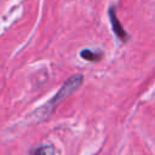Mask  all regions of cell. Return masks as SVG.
Wrapping results in <instances>:
<instances>
[{
	"instance_id": "1",
	"label": "cell",
	"mask_w": 155,
	"mask_h": 155,
	"mask_svg": "<svg viewBox=\"0 0 155 155\" xmlns=\"http://www.w3.org/2000/svg\"><path fill=\"white\" fill-rule=\"evenodd\" d=\"M84 82V76L81 74H75L73 76H70L63 85L62 87L58 90V92L46 103L44 104L41 108H39L38 110H35V115L39 120L47 117L52 111H54V109L58 107V104H61L65 98H68L70 94H73Z\"/></svg>"
},
{
	"instance_id": "2",
	"label": "cell",
	"mask_w": 155,
	"mask_h": 155,
	"mask_svg": "<svg viewBox=\"0 0 155 155\" xmlns=\"http://www.w3.org/2000/svg\"><path fill=\"white\" fill-rule=\"evenodd\" d=\"M108 16H109V19H110V24H111V28L115 33V35L121 40V41H127L128 40V34L126 33V30L122 28L120 21H119V17L116 15V10L114 7H110L109 8V12H108Z\"/></svg>"
},
{
	"instance_id": "3",
	"label": "cell",
	"mask_w": 155,
	"mask_h": 155,
	"mask_svg": "<svg viewBox=\"0 0 155 155\" xmlns=\"http://www.w3.org/2000/svg\"><path fill=\"white\" fill-rule=\"evenodd\" d=\"M29 155H59V151L52 144H40L35 147Z\"/></svg>"
},
{
	"instance_id": "4",
	"label": "cell",
	"mask_w": 155,
	"mask_h": 155,
	"mask_svg": "<svg viewBox=\"0 0 155 155\" xmlns=\"http://www.w3.org/2000/svg\"><path fill=\"white\" fill-rule=\"evenodd\" d=\"M81 58H84L87 62H98L103 58V52L102 51H93L90 48H85L80 52Z\"/></svg>"
}]
</instances>
